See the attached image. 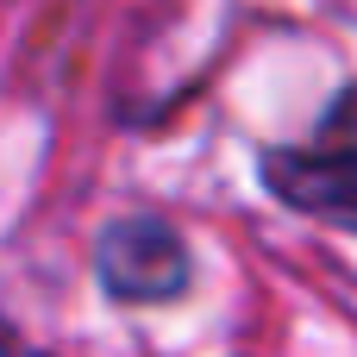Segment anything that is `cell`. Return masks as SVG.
Segmentation results:
<instances>
[{
    "instance_id": "cell-1",
    "label": "cell",
    "mask_w": 357,
    "mask_h": 357,
    "mask_svg": "<svg viewBox=\"0 0 357 357\" xmlns=\"http://www.w3.org/2000/svg\"><path fill=\"white\" fill-rule=\"evenodd\" d=\"M257 182L289 213L333 232H357V82L333 94L307 144H270L257 157Z\"/></svg>"
},
{
    "instance_id": "cell-3",
    "label": "cell",
    "mask_w": 357,
    "mask_h": 357,
    "mask_svg": "<svg viewBox=\"0 0 357 357\" xmlns=\"http://www.w3.org/2000/svg\"><path fill=\"white\" fill-rule=\"evenodd\" d=\"M0 357H50V351H38V345H31L13 320H0Z\"/></svg>"
},
{
    "instance_id": "cell-2",
    "label": "cell",
    "mask_w": 357,
    "mask_h": 357,
    "mask_svg": "<svg viewBox=\"0 0 357 357\" xmlns=\"http://www.w3.org/2000/svg\"><path fill=\"white\" fill-rule=\"evenodd\" d=\"M94 282L113 307H169L195 289V251L163 213H119L94 232Z\"/></svg>"
}]
</instances>
